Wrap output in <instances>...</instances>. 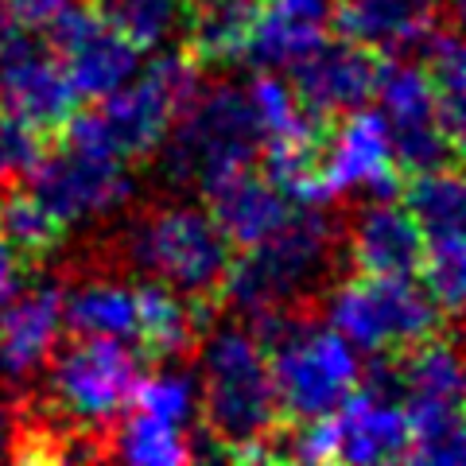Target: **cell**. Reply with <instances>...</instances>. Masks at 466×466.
<instances>
[{"mask_svg": "<svg viewBox=\"0 0 466 466\" xmlns=\"http://www.w3.org/2000/svg\"><path fill=\"white\" fill-rule=\"evenodd\" d=\"M350 276L346 214L339 202L291 207L268 238L233 257L218 315L257 330L268 319H323V303Z\"/></svg>", "mask_w": 466, "mask_h": 466, "instance_id": "obj_1", "label": "cell"}, {"mask_svg": "<svg viewBox=\"0 0 466 466\" xmlns=\"http://www.w3.org/2000/svg\"><path fill=\"white\" fill-rule=\"evenodd\" d=\"M116 214H121L116 226L101 233V241L90 245L86 257L128 276L167 284L175 296L218 319L238 249L218 229L210 210L187 198H156L144 207L128 202Z\"/></svg>", "mask_w": 466, "mask_h": 466, "instance_id": "obj_2", "label": "cell"}, {"mask_svg": "<svg viewBox=\"0 0 466 466\" xmlns=\"http://www.w3.org/2000/svg\"><path fill=\"white\" fill-rule=\"evenodd\" d=\"M202 334L198 358V431L207 435L214 459H276V435L284 428L276 400L268 354L238 319L218 315Z\"/></svg>", "mask_w": 466, "mask_h": 466, "instance_id": "obj_3", "label": "cell"}, {"mask_svg": "<svg viewBox=\"0 0 466 466\" xmlns=\"http://www.w3.org/2000/svg\"><path fill=\"white\" fill-rule=\"evenodd\" d=\"M249 334L268 354L284 424L334 416L358 389L354 346L323 319H272Z\"/></svg>", "mask_w": 466, "mask_h": 466, "instance_id": "obj_4", "label": "cell"}, {"mask_svg": "<svg viewBox=\"0 0 466 466\" xmlns=\"http://www.w3.org/2000/svg\"><path fill=\"white\" fill-rule=\"evenodd\" d=\"M202 70L183 47H164L144 70H137L125 86L101 97L94 109L101 133H106L113 156L125 167L152 164L156 148L164 144L167 128L191 106L202 90Z\"/></svg>", "mask_w": 466, "mask_h": 466, "instance_id": "obj_5", "label": "cell"}, {"mask_svg": "<svg viewBox=\"0 0 466 466\" xmlns=\"http://www.w3.org/2000/svg\"><path fill=\"white\" fill-rule=\"evenodd\" d=\"M140 377L144 361L133 346H125V339L70 334L66 342H55L39 377L27 389H35L43 400L70 420L113 428L116 416L133 400Z\"/></svg>", "mask_w": 466, "mask_h": 466, "instance_id": "obj_6", "label": "cell"}, {"mask_svg": "<svg viewBox=\"0 0 466 466\" xmlns=\"http://www.w3.org/2000/svg\"><path fill=\"white\" fill-rule=\"evenodd\" d=\"M323 323L339 330L350 346H361L366 354L370 350H400L443 327H459L447 323L428 291L416 288L408 276L361 272H350L327 296Z\"/></svg>", "mask_w": 466, "mask_h": 466, "instance_id": "obj_7", "label": "cell"}, {"mask_svg": "<svg viewBox=\"0 0 466 466\" xmlns=\"http://www.w3.org/2000/svg\"><path fill=\"white\" fill-rule=\"evenodd\" d=\"M43 207L63 226H82L94 218H113L133 202V179L128 167L109 148L82 144L70 137H55L39 164L24 179Z\"/></svg>", "mask_w": 466, "mask_h": 466, "instance_id": "obj_8", "label": "cell"}, {"mask_svg": "<svg viewBox=\"0 0 466 466\" xmlns=\"http://www.w3.org/2000/svg\"><path fill=\"white\" fill-rule=\"evenodd\" d=\"M315 179L323 202L346 198H400L404 175L392 167L381 109H350L330 116L319 133Z\"/></svg>", "mask_w": 466, "mask_h": 466, "instance_id": "obj_9", "label": "cell"}, {"mask_svg": "<svg viewBox=\"0 0 466 466\" xmlns=\"http://www.w3.org/2000/svg\"><path fill=\"white\" fill-rule=\"evenodd\" d=\"M43 43L63 63L78 97L101 101L140 70V47H133L116 27L101 16L90 0H66L39 27Z\"/></svg>", "mask_w": 466, "mask_h": 466, "instance_id": "obj_10", "label": "cell"}, {"mask_svg": "<svg viewBox=\"0 0 466 466\" xmlns=\"http://www.w3.org/2000/svg\"><path fill=\"white\" fill-rule=\"evenodd\" d=\"M381 70L385 55H377L366 43L327 32L315 51L288 66V86L303 113L315 121H330V116H342L373 101Z\"/></svg>", "mask_w": 466, "mask_h": 466, "instance_id": "obj_11", "label": "cell"}, {"mask_svg": "<svg viewBox=\"0 0 466 466\" xmlns=\"http://www.w3.org/2000/svg\"><path fill=\"white\" fill-rule=\"evenodd\" d=\"M63 334V280L20 284L0 303V385L27 389Z\"/></svg>", "mask_w": 466, "mask_h": 466, "instance_id": "obj_12", "label": "cell"}, {"mask_svg": "<svg viewBox=\"0 0 466 466\" xmlns=\"http://www.w3.org/2000/svg\"><path fill=\"white\" fill-rule=\"evenodd\" d=\"M346 257L361 276H412L424 257V233L400 198H346Z\"/></svg>", "mask_w": 466, "mask_h": 466, "instance_id": "obj_13", "label": "cell"}, {"mask_svg": "<svg viewBox=\"0 0 466 466\" xmlns=\"http://www.w3.org/2000/svg\"><path fill=\"white\" fill-rule=\"evenodd\" d=\"M459 16L447 0H327V27L334 35L366 43L385 58H408L440 20Z\"/></svg>", "mask_w": 466, "mask_h": 466, "instance_id": "obj_14", "label": "cell"}, {"mask_svg": "<svg viewBox=\"0 0 466 466\" xmlns=\"http://www.w3.org/2000/svg\"><path fill=\"white\" fill-rule=\"evenodd\" d=\"M214 315L198 311L195 303L175 296L167 284L137 276V354L144 370L159 366H191L198 358L202 334L210 330Z\"/></svg>", "mask_w": 466, "mask_h": 466, "instance_id": "obj_15", "label": "cell"}, {"mask_svg": "<svg viewBox=\"0 0 466 466\" xmlns=\"http://www.w3.org/2000/svg\"><path fill=\"white\" fill-rule=\"evenodd\" d=\"M198 198L238 253L257 245L260 238H268V233L291 214V207H296L284 191H276V187L265 179V171L257 164L222 175V179L210 183Z\"/></svg>", "mask_w": 466, "mask_h": 466, "instance_id": "obj_16", "label": "cell"}, {"mask_svg": "<svg viewBox=\"0 0 466 466\" xmlns=\"http://www.w3.org/2000/svg\"><path fill=\"white\" fill-rule=\"evenodd\" d=\"M412 428L397 400H381L370 392H350L334 412V459L342 462H408Z\"/></svg>", "mask_w": 466, "mask_h": 466, "instance_id": "obj_17", "label": "cell"}, {"mask_svg": "<svg viewBox=\"0 0 466 466\" xmlns=\"http://www.w3.org/2000/svg\"><path fill=\"white\" fill-rule=\"evenodd\" d=\"M265 8L268 0H183L179 47L202 70L238 66Z\"/></svg>", "mask_w": 466, "mask_h": 466, "instance_id": "obj_18", "label": "cell"}, {"mask_svg": "<svg viewBox=\"0 0 466 466\" xmlns=\"http://www.w3.org/2000/svg\"><path fill=\"white\" fill-rule=\"evenodd\" d=\"M420 66L428 75L435 113L447 137L462 148V125H466V55H462V24L459 16L440 20L420 43Z\"/></svg>", "mask_w": 466, "mask_h": 466, "instance_id": "obj_19", "label": "cell"}, {"mask_svg": "<svg viewBox=\"0 0 466 466\" xmlns=\"http://www.w3.org/2000/svg\"><path fill=\"white\" fill-rule=\"evenodd\" d=\"M0 241L32 272L63 249L66 226L24 183H12V187H0Z\"/></svg>", "mask_w": 466, "mask_h": 466, "instance_id": "obj_20", "label": "cell"}, {"mask_svg": "<svg viewBox=\"0 0 466 466\" xmlns=\"http://www.w3.org/2000/svg\"><path fill=\"white\" fill-rule=\"evenodd\" d=\"M327 27L323 20H303V16H291V12L276 8L268 0L265 16L257 20L249 43H245V58L253 70H288L291 63H299L308 51H315L323 43Z\"/></svg>", "mask_w": 466, "mask_h": 466, "instance_id": "obj_21", "label": "cell"}, {"mask_svg": "<svg viewBox=\"0 0 466 466\" xmlns=\"http://www.w3.org/2000/svg\"><path fill=\"white\" fill-rule=\"evenodd\" d=\"M113 459L148 462V466L191 462V428L167 424V420L148 416L128 404L113 424Z\"/></svg>", "mask_w": 466, "mask_h": 466, "instance_id": "obj_22", "label": "cell"}, {"mask_svg": "<svg viewBox=\"0 0 466 466\" xmlns=\"http://www.w3.org/2000/svg\"><path fill=\"white\" fill-rule=\"evenodd\" d=\"M400 202H404V210L416 218L424 241L428 238H447V233H462L466 214H462V175H459V167L404 175Z\"/></svg>", "mask_w": 466, "mask_h": 466, "instance_id": "obj_23", "label": "cell"}, {"mask_svg": "<svg viewBox=\"0 0 466 466\" xmlns=\"http://www.w3.org/2000/svg\"><path fill=\"white\" fill-rule=\"evenodd\" d=\"M249 101H253V113H257V125H260V144L268 140H311L323 121L303 113V106L291 94L288 78L272 75V70H257L253 82H249Z\"/></svg>", "mask_w": 466, "mask_h": 466, "instance_id": "obj_24", "label": "cell"}, {"mask_svg": "<svg viewBox=\"0 0 466 466\" xmlns=\"http://www.w3.org/2000/svg\"><path fill=\"white\" fill-rule=\"evenodd\" d=\"M420 280L431 303L443 311L447 323H459L462 311V291H466V241L462 233H447V238H428L424 257H420Z\"/></svg>", "mask_w": 466, "mask_h": 466, "instance_id": "obj_25", "label": "cell"}, {"mask_svg": "<svg viewBox=\"0 0 466 466\" xmlns=\"http://www.w3.org/2000/svg\"><path fill=\"white\" fill-rule=\"evenodd\" d=\"M116 32H121L133 47L156 51L179 32L183 24V0H121L116 8L101 12Z\"/></svg>", "mask_w": 466, "mask_h": 466, "instance_id": "obj_26", "label": "cell"}, {"mask_svg": "<svg viewBox=\"0 0 466 466\" xmlns=\"http://www.w3.org/2000/svg\"><path fill=\"white\" fill-rule=\"evenodd\" d=\"M55 137H43L39 128L20 121L16 113L0 109V187L24 183L32 167L39 164V156L47 152V144Z\"/></svg>", "mask_w": 466, "mask_h": 466, "instance_id": "obj_27", "label": "cell"}, {"mask_svg": "<svg viewBox=\"0 0 466 466\" xmlns=\"http://www.w3.org/2000/svg\"><path fill=\"white\" fill-rule=\"evenodd\" d=\"M63 5H66V0H0V20L39 32V27L47 24Z\"/></svg>", "mask_w": 466, "mask_h": 466, "instance_id": "obj_28", "label": "cell"}, {"mask_svg": "<svg viewBox=\"0 0 466 466\" xmlns=\"http://www.w3.org/2000/svg\"><path fill=\"white\" fill-rule=\"evenodd\" d=\"M12 435H16V389L0 385V462L12 459Z\"/></svg>", "mask_w": 466, "mask_h": 466, "instance_id": "obj_29", "label": "cell"}, {"mask_svg": "<svg viewBox=\"0 0 466 466\" xmlns=\"http://www.w3.org/2000/svg\"><path fill=\"white\" fill-rule=\"evenodd\" d=\"M24 272H27V268L16 260V253H12L8 245L0 241V303H5V299L12 296V291H16V288L24 284Z\"/></svg>", "mask_w": 466, "mask_h": 466, "instance_id": "obj_30", "label": "cell"}, {"mask_svg": "<svg viewBox=\"0 0 466 466\" xmlns=\"http://www.w3.org/2000/svg\"><path fill=\"white\" fill-rule=\"evenodd\" d=\"M447 5H455V8H459V5H462V0H447Z\"/></svg>", "mask_w": 466, "mask_h": 466, "instance_id": "obj_31", "label": "cell"}]
</instances>
